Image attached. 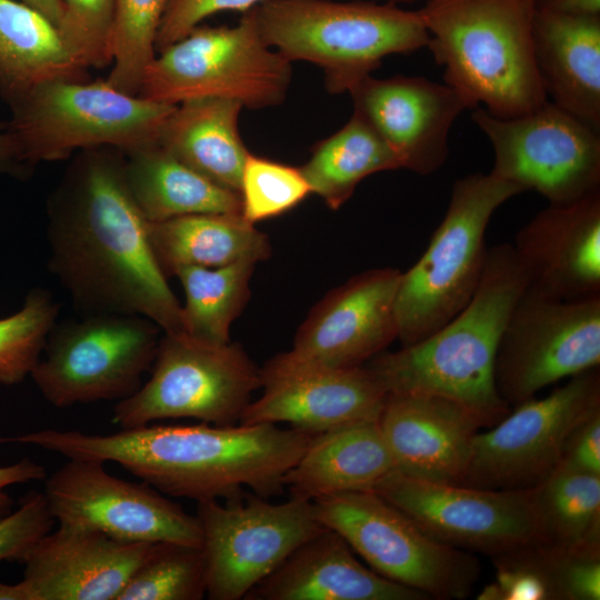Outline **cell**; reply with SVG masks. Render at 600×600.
Here are the masks:
<instances>
[{"instance_id":"34","label":"cell","mask_w":600,"mask_h":600,"mask_svg":"<svg viewBox=\"0 0 600 600\" xmlns=\"http://www.w3.org/2000/svg\"><path fill=\"white\" fill-rule=\"evenodd\" d=\"M169 0H114L109 33L112 70L106 79L117 90L138 96L156 58V41Z\"/></svg>"},{"instance_id":"14","label":"cell","mask_w":600,"mask_h":600,"mask_svg":"<svg viewBox=\"0 0 600 600\" xmlns=\"http://www.w3.org/2000/svg\"><path fill=\"white\" fill-rule=\"evenodd\" d=\"M471 120L492 146L491 172L549 204L572 203L600 189V131L553 102L507 119L477 107Z\"/></svg>"},{"instance_id":"13","label":"cell","mask_w":600,"mask_h":600,"mask_svg":"<svg viewBox=\"0 0 600 600\" xmlns=\"http://www.w3.org/2000/svg\"><path fill=\"white\" fill-rule=\"evenodd\" d=\"M600 364V294L558 299L528 288L498 347L494 381L517 406L542 389Z\"/></svg>"},{"instance_id":"19","label":"cell","mask_w":600,"mask_h":600,"mask_svg":"<svg viewBox=\"0 0 600 600\" xmlns=\"http://www.w3.org/2000/svg\"><path fill=\"white\" fill-rule=\"evenodd\" d=\"M359 113L398 158L420 176L438 171L449 156V133L469 102L454 88L419 76H369L348 92Z\"/></svg>"},{"instance_id":"21","label":"cell","mask_w":600,"mask_h":600,"mask_svg":"<svg viewBox=\"0 0 600 600\" xmlns=\"http://www.w3.org/2000/svg\"><path fill=\"white\" fill-rule=\"evenodd\" d=\"M156 542L112 538L59 524L24 560L19 581L24 600H116Z\"/></svg>"},{"instance_id":"4","label":"cell","mask_w":600,"mask_h":600,"mask_svg":"<svg viewBox=\"0 0 600 600\" xmlns=\"http://www.w3.org/2000/svg\"><path fill=\"white\" fill-rule=\"evenodd\" d=\"M419 11L443 82L471 110L481 104L507 119L548 100L533 54V0H427Z\"/></svg>"},{"instance_id":"10","label":"cell","mask_w":600,"mask_h":600,"mask_svg":"<svg viewBox=\"0 0 600 600\" xmlns=\"http://www.w3.org/2000/svg\"><path fill=\"white\" fill-rule=\"evenodd\" d=\"M160 337L149 380L116 402L121 429L156 420L193 418L234 426L261 387V372L238 343H210L184 332Z\"/></svg>"},{"instance_id":"36","label":"cell","mask_w":600,"mask_h":600,"mask_svg":"<svg viewBox=\"0 0 600 600\" xmlns=\"http://www.w3.org/2000/svg\"><path fill=\"white\" fill-rule=\"evenodd\" d=\"M58 312L49 291L38 288L28 293L20 310L0 319V383L17 384L30 376Z\"/></svg>"},{"instance_id":"46","label":"cell","mask_w":600,"mask_h":600,"mask_svg":"<svg viewBox=\"0 0 600 600\" xmlns=\"http://www.w3.org/2000/svg\"><path fill=\"white\" fill-rule=\"evenodd\" d=\"M46 16L54 26L60 27L63 7L60 0H19Z\"/></svg>"},{"instance_id":"27","label":"cell","mask_w":600,"mask_h":600,"mask_svg":"<svg viewBox=\"0 0 600 600\" xmlns=\"http://www.w3.org/2000/svg\"><path fill=\"white\" fill-rule=\"evenodd\" d=\"M242 108L221 98L183 101L166 119L157 142L212 182L239 193L250 153L239 133Z\"/></svg>"},{"instance_id":"2","label":"cell","mask_w":600,"mask_h":600,"mask_svg":"<svg viewBox=\"0 0 600 600\" xmlns=\"http://www.w3.org/2000/svg\"><path fill=\"white\" fill-rule=\"evenodd\" d=\"M317 434L271 423L220 427L139 426L107 434L42 429L0 436V444L34 446L67 459L113 462L171 497L197 502L261 497L284 488V477Z\"/></svg>"},{"instance_id":"45","label":"cell","mask_w":600,"mask_h":600,"mask_svg":"<svg viewBox=\"0 0 600 600\" xmlns=\"http://www.w3.org/2000/svg\"><path fill=\"white\" fill-rule=\"evenodd\" d=\"M534 9L556 13L600 17V0H533Z\"/></svg>"},{"instance_id":"30","label":"cell","mask_w":600,"mask_h":600,"mask_svg":"<svg viewBox=\"0 0 600 600\" xmlns=\"http://www.w3.org/2000/svg\"><path fill=\"white\" fill-rule=\"evenodd\" d=\"M124 156L128 187L149 222L200 213L241 214L238 192L212 182L158 142Z\"/></svg>"},{"instance_id":"28","label":"cell","mask_w":600,"mask_h":600,"mask_svg":"<svg viewBox=\"0 0 600 600\" xmlns=\"http://www.w3.org/2000/svg\"><path fill=\"white\" fill-rule=\"evenodd\" d=\"M54 80L90 77L46 16L21 1L0 0V97L9 104Z\"/></svg>"},{"instance_id":"5","label":"cell","mask_w":600,"mask_h":600,"mask_svg":"<svg viewBox=\"0 0 600 600\" xmlns=\"http://www.w3.org/2000/svg\"><path fill=\"white\" fill-rule=\"evenodd\" d=\"M251 10L262 40L291 63L318 66L330 93L349 92L392 54L428 46L419 10L380 1L264 0Z\"/></svg>"},{"instance_id":"33","label":"cell","mask_w":600,"mask_h":600,"mask_svg":"<svg viewBox=\"0 0 600 600\" xmlns=\"http://www.w3.org/2000/svg\"><path fill=\"white\" fill-rule=\"evenodd\" d=\"M543 544L600 543V476L557 469L536 486Z\"/></svg>"},{"instance_id":"24","label":"cell","mask_w":600,"mask_h":600,"mask_svg":"<svg viewBox=\"0 0 600 600\" xmlns=\"http://www.w3.org/2000/svg\"><path fill=\"white\" fill-rule=\"evenodd\" d=\"M244 599L422 600L428 598L364 566L340 534L326 528L294 550Z\"/></svg>"},{"instance_id":"26","label":"cell","mask_w":600,"mask_h":600,"mask_svg":"<svg viewBox=\"0 0 600 600\" xmlns=\"http://www.w3.org/2000/svg\"><path fill=\"white\" fill-rule=\"evenodd\" d=\"M394 470L378 421H367L317 434L287 472L284 487L293 498L314 501L371 490Z\"/></svg>"},{"instance_id":"41","label":"cell","mask_w":600,"mask_h":600,"mask_svg":"<svg viewBox=\"0 0 600 600\" xmlns=\"http://www.w3.org/2000/svg\"><path fill=\"white\" fill-rule=\"evenodd\" d=\"M264 0H169L163 13L156 51L186 37L206 18L221 11L247 12Z\"/></svg>"},{"instance_id":"40","label":"cell","mask_w":600,"mask_h":600,"mask_svg":"<svg viewBox=\"0 0 600 600\" xmlns=\"http://www.w3.org/2000/svg\"><path fill=\"white\" fill-rule=\"evenodd\" d=\"M54 522L43 492L26 494L16 510L0 518V562L23 563Z\"/></svg>"},{"instance_id":"32","label":"cell","mask_w":600,"mask_h":600,"mask_svg":"<svg viewBox=\"0 0 600 600\" xmlns=\"http://www.w3.org/2000/svg\"><path fill=\"white\" fill-rule=\"evenodd\" d=\"M253 262L217 268L183 267L176 272L184 291L183 332L210 343L230 342V327L250 297Z\"/></svg>"},{"instance_id":"42","label":"cell","mask_w":600,"mask_h":600,"mask_svg":"<svg viewBox=\"0 0 600 600\" xmlns=\"http://www.w3.org/2000/svg\"><path fill=\"white\" fill-rule=\"evenodd\" d=\"M557 469L600 476V411L573 430Z\"/></svg>"},{"instance_id":"47","label":"cell","mask_w":600,"mask_h":600,"mask_svg":"<svg viewBox=\"0 0 600 600\" xmlns=\"http://www.w3.org/2000/svg\"><path fill=\"white\" fill-rule=\"evenodd\" d=\"M0 600H23V594L19 582H0Z\"/></svg>"},{"instance_id":"35","label":"cell","mask_w":600,"mask_h":600,"mask_svg":"<svg viewBox=\"0 0 600 600\" xmlns=\"http://www.w3.org/2000/svg\"><path fill=\"white\" fill-rule=\"evenodd\" d=\"M207 596L202 547L156 542L116 600H200Z\"/></svg>"},{"instance_id":"43","label":"cell","mask_w":600,"mask_h":600,"mask_svg":"<svg viewBox=\"0 0 600 600\" xmlns=\"http://www.w3.org/2000/svg\"><path fill=\"white\" fill-rule=\"evenodd\" d=\"M44 479V467L28 458L0 467V518L9 514L13 508V499L7 492L8 487Z\"/></svg>"},{"instance_id":"16","label":"cell","mask_w":600,"mask_h":600,"mask_svg":"<svg viewBox=\"0 0 600 600\" xmlns=\"http://www.w3.org/2000/svg\"><path fill=\"white\" fill-rule=\"evenodd\" d=\"M434 539L489 556L543 544L536 487L481 489L421 480L397 470L372 489Z\"/></svg>"},{"instance_id":"31","label":"cell","mask_w":600,"mask_h":600,"mask_svg":"<svg viewBox=\"0 0 600 600\" xmlns=\"http://www.w3.org/2000/svg\"><path fill=\"white\" fill-rule=\"evenodd\" d=\"M311 192L338 210L367 177L401 169L392 150L356 111L332 136L319 141L300 167Z\"/></svg>"},{"instance_id":"22","label":"cell","mask_w":600,"mask_h":600,"mask_svg":"<svg viewBox=\"0 0 600 600\" xmlns=\"http://www.w3.org/2000/svg\"><path fill=\"white\" fill-rule=\"evenodd\" d=\"M261 387L263 393L247 406L239 423H289L313 434L378 421L388 393L366 364L261 372Z\"/></svg>"},{"instance_id":"12","label":"cell","mask_w":600,"mask_h":600,"mask_svg":"<svg viewBox=\"0 0 600 600\" xmlns=\"http://www.w3.org/2000/svg\"><path fill=\"white\" fill-rule=\"evenodd\" d=\"M600 411L599 368L571 377L542 398L510 410L473 440L461 486L526 489L558 468L573 430Z\"/></svg>"},{"instance_id":"8","label":"cell","mask_w":600,"mask_h":600,"mask_svg":"<svg viewBox=\"0 0 600 600\" xmlns=\"http://www.w3.org/2000/svg\"><path fill=\"white\" fill-rule=\"evenodd\" d=\"M158 53L138 96L167 104L221 98L271 108L283 103L292 79L291 62L262 40L251 10L233 27L199 24Z\"/></svg>"},{"instance_id":"7","label":"cell","mask_w":600,"mask_h":600,"mask_svg":"<svg viewBox=\"0 0 600 600\" xmlns=\"http://www.w3.org/2000/svg\"><path fill=\"white\" fill-rule=\"evenodd\" d=\"M9 106V129L31 168L94 147L128 152L154 143L176 107L127 94L107 80L44 82Z\"/></svg>"},{"instance_id":"3","label":"cell","mask_w":600,"mask_h":600,"mask_svg":"<svg viewBox=\"0 0 600 600\" xmlns=\"http://www.w3.org/2000/svg\"><path fill=\"white\" fill-rule=\"evenodd\" d=\"M528 286L511 243L488 248L470 301L430 336L366 366L387 392H420L456 400L496 424L510 406L500 397L494 362L509 317Z\"/></svg>"},{"instance_id":"9","label":"cell","mask_w":600,"mask_h":600,"mask_svg":"<svg viewBox=\"0 0 600 600\" xmlns=\"http://www.w3.org/2000/svg\"><path fill=\"white\" fill-rule=\"evenodd\" d=\"M323 527L340 534L380 576L428 599H463L480 576L477 557L434 539L372 490L313 501Z\"/></svg>"},{"instance_id":"6","label":"cell","mask_w":600,"mask_h":600,"mask_svg":"<svg viewBox=\"0 0 600 600\" xmlns=\"http://www.w3.org/2000/svg\"><path fill=\"white\" fill-rule=\"evenodd\" d=\"M523 192L491 171L454 181L444 217L426 251L401 272L396 296L401 346L430 336L470 301L486 266L489 222L504 202Z\"/></svg>"},{"instance_id":"25","label":"cell","mask_w":600,"mask_h":600,"mask_svg":"<svg viewBox=\"0 0 600 600\" xmlns=\"http://www.w3.org/2000/svg\"><path fill=\"white\" fill-rule=\"evenodd\" d=\"M532 41L547 97L600 131V17L534 9Z\"/></svg>"},{"instance_id":"23","label":"cell","mask_w":600,"mask_h":600,"mask_svg":"<svg viewBox=\"0 0 600 600\" xmlns=\"http://www.w3.org/2000/svg\"><path fill=\"white\" fill-rule=\"evenodd\" d=\"M511 246L528 289L558 299L600 294V189L540 210Z\"/></svg>"},{"instance_id":"48","label":"cell","mask_w":600,"mask_h":600,"mask_svg":"<svg viewBox=\"0 0 600 600\" xmlns=\"http://www.w3.org/2000/svg\"><path fill=\"white\" fill-rule=\"evenodd\" d=\"M372 1H380V2H389V3L400 4V3H410V2L418 1V0H372Z\"/></svg>"},{"instance_id":"11","label":"cell","mask_w":600,"mask_h":600,"mask_svg":"<svg viewBox=\"0 0 600 600\" xmlns=\"http://www.w3.org/2000/svg\"><path fill=\"white\" fill-rule=\"evenodd\" d=\"M160 328L138 314H88L54 323L30 376L53 407L132 396L151 369Z\"/></svg>"},{"instance_id":"44","label":"cell","mask_w":600,"mask_h":600,"mask_svg":"<svg viewBox=\"0 0 600 600\" xmlns=\"http://www.w3.org/2000/svg\"><path fill=\"white\" fill-rule=\"evenodd\" d=\"M32 169L23 160L8 121H0V176L10 174L24 178L31 173Z\"/></svg>"},{"instance_id":"37","label":"cell","mask_w":600,"mask_h":600,"mask_svg":"<svg viewBox=\"0 0 600 600\" xmlns=\"http://www.w3.org/2000/svg\"><path fill=\"white\" fill-rule=\"evenodd\" d=\"M311 193L300 167L248 154L239 189L241 216L248 222L256 224L281 216Z\"/></svg>"},{"instance_id":"29","label":"cell","mask_w":600,"mask_h":600,"mask_svg":"<svg viewBox=\"0 0 600 600\" xmlns=\"http://www.w3.org/2000/svg\"><path fill=\"white\" fill-rule=\"evenodd\" d=\"M153 256L166 277L183 267L258 263L271 256L268 237L240 213H200L148 221Z\"/></svg>"},{"instance_id":"38","label":"cell","mask_w":600,"mask_h":600,"mask_svg":"<svg viewBox=\"0 0 600 600\" xmlns=\"http://www.w3.org/2000/svg\"><path fill=\"white\" fill-rule=\"evenodd\" d=\"M553 600L600 599V543L576 548L532 544L524 548Z\"/></svg>"},{"instance_id":"17","label":"cell","mask_w":600,"mask_h":600,"mask_svg":"<svg viewBox=\"0 0 600 600\" xmlns=\"http://www.w3.org/2000/svg\"><path fill=\"white\" fill-rule=\"evenodd\" d=\"M43 493L59 524L97 530L124 541L202 547L197 516L143 481L108 473L104 463L68 459L46 479Z\"/></svg>"},{"instance_id":"15","label":"cell","mask_w":600,"mask_h":600,"mask_svg":"<svg viewBox=\"0 0 600 600\" xmlns=\"http://www.w3.org/2000/svg\"><path fill=\"white\" fill-rule=\"evenodd\" d=\"M196 516L211 600L246 598L294 550L326 529L313 501L293 497L282 503L206 500L197 502Z\"/></svg>"},{"instance_id":"39","label":"cell","mask_w":600,"mask_h":600,"mask_svg":"<svg viewBox=\"0 0 600 600\" xmlns=\"http://www.w3.org/2000/svg\"><path fill=\"white\" fill-rule=\"evenodd\" d=\"M63 18L59 31L77 59L87 68L112 63L109 33L114 0H60Z\"/></svg>"},{"instance_id":"18","label":"cell","mask_w":600,"mask_h":600,"mask_svg":"<svg viewBox=\"0 0 600 600\" xmlns=\"http://www.w3.org/2000/svg\"><path fill=\"white\" fill-rule=\"evenodd\" d=\"M400 277L396 268L370 269L331 290L301 323L292 349L270 359L261 372L364 366L398 339Z\"/></svg>"},{"instance_id":"20","label":"cell","mask_w":600,"mask_h":600,"mask_svg":"<svg viewBox=\"0 0 600 600\" xmlns=\"http://www.w3.org/2000/svg\"><path fill=\"white\" fill-rule=\"evenodd\" d=\"M378 424L397 471L452 484L463 479L477 433L493 426L456 400L420 392H388Z\"/></svg>"},{"instance_id":"1","label":"cell","mask_w":600,"mask_h":600,"mask_svg":"<svg viewBox=\"0 0 600 600\" xmlns=\"http://www.w3.org/2000/svg\"><path fill=\"white\" fill-rule=\"evenodd\" d=\"M124 162L109 146L73 156L47 203L49 269L86 316L138 314L183 332L182 306L153 256Z\"/></svg>"}]
</instances>
